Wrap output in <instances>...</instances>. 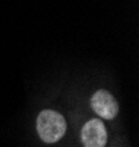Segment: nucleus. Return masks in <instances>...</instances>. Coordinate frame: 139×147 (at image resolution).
<instances>
[{
    "label": "nucleus",
    "mask_w": 139,
    "mask_h": 147,
    "mask_svg": "<svg viewBox=\"0 0 139 147\" xmlns=\"http://www.w3.org/2000/svg\"><path fill=\"white\" fill-rule=\"evenodd\" d=\"M82 141L85 147H104L107 143V131L101 121L91 119L82 128Z\"/></svg>",
    "instance_id": "obj_2"
},
{
    "label": "nucleus",
    "mask_w": 139,
    "mask_h": 147,
    "mask_svg": "<svg viewBox=\"0 0 139 147\" xmlns=\"http://www.w3.org/2000/svg\"><path fill=\"white\" fill-rule=\"evenodd\" d=\"M92 109L106 119H113L119 112V105L116 99L107 90H98L91 99Z\"/></svg>",
    "instance_id": "obj_3"
},
{
    "label": "nucleus",
    "mask_w": 139,
    "mask_h": 147,
    "mask_svg": "<svg viewBox=\"0 0 139 147\" xmlns=\"http://www.w3.org/2000/svg\"><path fill=\"white\" fill-rule=\"evenodd\" d=\"M37 130L43 141L56 143L66 133V121L56 111H43L37 119Z\"/></svg>",
    "instance_id": "obj_1"
}]
</instances>
